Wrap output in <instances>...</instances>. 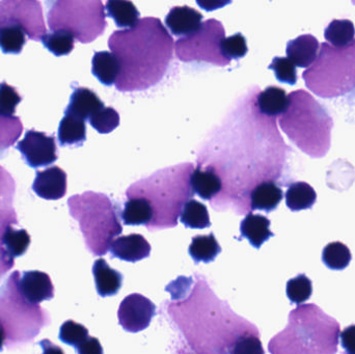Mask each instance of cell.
<instances>
[{"label": "cell", "instance_id": "obj_1", "mask_svg": "<svg viewBox=\"0 0 355 354\" xmlns=\"http://www.w3.org/2000/svg\"><path fill=\"white\" fill-rule=\"evenodd\" d=\"M108 46L119 58L116 82L121 91H144L157 85L172 62L174 39L159 19H139L133 28L114 31Z\"/></svg>", "mask_w": 355, "mask_h": 354}, {"label": "cell", "instance_id": "obj_2", "mask_svg": "<svg viewBox=\"0 0 355 354\" xmlns=\"http://www.w3.org/2000/svg\"><path fill=\"white\" fill-rule=\"evenodd\" d=\"M341 332L335 318L318 306H298L289 324L270 342L272 354H336Z\"/></svg>", "mask_w": 355, "mask_h": 354}, {"label": "cell", "instance_id": "obj_3", "mask_svg": "<svg viewBox=\"0 0 355 354\" xmlns=\"http://www.w3.org/2000/svg\"><path fill=\"white\" fill-rule=\"evenodd\" d=\"M290 105L279 120L290 139L312 157H322L331 147L333 118L310 94L300 89L289 96Z\"/></svg>", "mask_w": 355, "mask_h": 354}, {"label": "cell", "instance_id": "obj_4", "mask_svg": "<svg viewBox=\"0 0 355 354\" xmlns=\"http://www.w3.org/2000/svg\"><path fill=\"white\" fill-rule=\"evenodd\" d=\"M68 206L72 218L78 220L89 249L94 255H105L110 240L123 231L110 197L87 191L71 197Z\"/></svg>", "mask_w": 355, "mask_h": 354}, {"label": "cell", "instance_id": "obj_5", "mask_svg": "<svg viewBox=\"0 0 355 354\" xmlns=\"http://www.w3.org/2000/svg\"><path fill=\"white\" fill-rule=\"evenodd\" d=\"M46 33L43 8L39 1H0V48L3 53H20L26 43V35L39 42Z\"/></svg>", "mask_w": 355, "mask_h": 354}, {"label": "cell", "instance_id": "obj_6", "mask_svg": "<svg viewBox=\"0 0 355 354\" xmlns=\"http://www.w3.org/2000/svg\"><path fill=\"white\" fill-rule=\"evenodd\" d=\"M47 22L50 30L70 31L80 43H91L105 30V12L99 0H58L51 2Z\"/></svg>", "mask_w": 355, "mask_h": 354}, {"label": "cell", "instance_id": "obj_7", "mask_svg": "<svg viewBox=\"0 0 355 354\" xmlns=\"http://www.w3.org/2000/svg\"><path fill=\"white\" fill-rule=\"evenodd\" d=\"M192 172V163L180 164L175 168L159 170L149 178L139 181L129 187L127 197L129 199L145 197L153 207L166 195L168 208L171 207L173 215L177 218V215L181 214L183 206L187 203V200L193 195L190 185Z\"/></svg>", "mask_w": 355, "mask_h": 354}, {"label": "cell", "instance_id": "obj_8", "mask_svg": "<svg viewBox=\"0 0 355 354\" xmlns=\"http://www.w3.org/2000/svg\"><path fill=\"white\" fill-rule=\"evenodd\" d=\"M225 37L221 22L214 19L207 20L198 33L177 41L176 55L182 62H207L216 66H227L231 62L220 52V43Z\"/></svg>", "mask_w": 355, "mask_h": 354}, {"label": "cell", "instance_id": "obj_9", "mask_svg": "<svg viewBox=\"0 0 355 354\" xmlns=\"http://www.w3.org/2000/svg\"><path fill=\"white\" fill-rule=\"evenodd\" d=\"M344 70L355 71V39L349 47L345 48H334L329 44H322L318 60L302 77L309 89L320 97H325L338 75Z\"/></svg>", "mask_w": 355, "mask_h": 354}, {"label": "cell", "instance_id": "obj_10", "mask_svg": "<svg viewBox=\"0 0 355 354\" xmlns=\"http://www.w3.org/2000/svg\"><path fill=\"white\" fill-rule=\"evenodd\" d=\"M16 148L33 168L50 166L58 158L55 137L39 131H26L24 139L17 143Z\"/></svg>", "mask_w": 355, "mask_h": 354}, {"label": "cell", "instance_id": "obj_11", "mask_svg": "<svg viewBox=\"0 0 355 354\" xmlns=\"http://www.w3.org/2000/svg\"><path fill=\"white\" fill-rule=\"evenodd\" d=\"M156 315V306L144 295L133 293L121 303L119 324L128 333H139L149 328Z\"/></svg>", "mask_w": 355, "mask_h": 354}, {"label": "cell", "instance_id": "obj_12", "mask_svg": "<svg viewBox=\"0 0 355 354\" xmlns=\"http://www.w3.org/2000/svg\"><path fill=\"white\" fill-rule=\"evenodd\" d=\"M18 291L26 303L37 305L53 299L54 287L45 272H26L18 281Z\"/></svg>", "mask_w": 355, "mask_h": 354}, {"label": "cell", "instance_id": "obj_13", "mask_svg": "<svg viewBox=\"0 0 355 354\" xmlns=\"http://www.w3.org/2000/svg\"><path fill=\"white\" fill-rule=\"evenodd\" d=\"M33 183L35 195L48 201H56L67 193V174L58 166H51L42 172H37Z\"/></svg>", "mask_w": 355, "mask_h": 354}, {"label": "cell", "instance_id": "obj_14", "mask_svg": "<svg viewBox=\"0 0 355 354\" xmlns=\"http://www.w3.org/2000/svg\"><path fill=\"white\" fill-rule=\"evenodd\" d=\"M110 253L112 258L135 263L149 257L151 245L141 235L130 234L128 236L119 237L112 241Z\"/></svg>", "mask_w": 355, "mask_h": 354}, {"label": "cell", "instance_id": "obj_15", "mask_svg": "<svg viewBox=\"0 0 355 354\" xmlns=\"http://www.w3.org/2000/svg\"><path fill=\"white\" fill-rule=\"evenodd\" d=\"M202 15L189 6H175L166 17V25L177 37H189L202 27Z\"/></svg>", "mask_w": 355, "mask_h": 354}, {"label": "cell", "instance_id": "obj_16", "mask_svg": "<svg viewBox=\"0 0 355 354\" xmlns=\"http://www.w3.org/2000/svg\"><path fill=\"white\" fill-rule=\"evenodd\" d=\"M102 108H104V102L95 91L87 87H76L64 109V116H73L85 122Z\"/></svg>", "mask_w": 355, "mask_h": 354}, {"label": "cell", "instance_id": "obj_17", "mask_svg": "<svg viewBox=\"0 0 355 354\" xmlns=\"http://www.w3.org/2000/svg\"><path fill=\"white\" fill-rule=\"evenodd\" d=\"M16 191V182L12 175L0 166V237L6 229L18 224L15 211L14 197Z\"/></svg>", "mask_w": 355, "mask_h": 354}, {"label": "cell", "instance_id": "obj_18", "mask_svg": "<svg viewBox=\"0 0 355 354\" xmlns=\"http://www.w3.org/2000/svg\"><path fill=\"white\" fill-rule=\"evenodd\" d=\"M319 51V42L314 35H302L288 42L287 57L300 68L314 64Z\"/></svg>", "mask_w": 355, "mask_h": 354}, {"label": "cell", "instance_id": "obj_19", "mask_svg": "<svg viewBox=\"0 0 355 354\" xmlns=\"http://www.w3.org/2000/svg\"><path fill=\"white\" fill-rule=\"evenodd\" d=\"M98 294L101 297H114L123 284V274L112 269L104 259H98L93 265Z\"/></svg>", "mask_w": 355, "mask_h": 354}, {"label": "cell", "instance_id": "obj_20", "mask_svg": "<svg viewBox=\"0 0 355 354\" xmlns=\"http://www.w3.org/2000/svg\"><path fill=\"white\" fill-rule=\"evenodd\" d=\"M240 232L254 249H260L265 241L275 236L270 231V220L260 214H248L240 224Z\"/></svg>", "mask_w": 355, "mask_h": 354}, {"label": "cell", "instance_id": "obj_21", "mask_svg": "<svg viewBox=\"0 0 355 354\" xmlns=\"http://www.w3.org/2000/svg\"><path fill=\"white\" fill-rule=\"evenodd\" d=\"M192 191L205 201H211L220 193L223 181L213 168H198L193 170L190 177Z\"/></svg>", "mask_w": 355, "mask_h": 354}, {"label": "cell", "instance_id": "obj_22", "mask_svg": "<svg viewBox=\"0 0 355 354\" xmlns=\"http://www.w3.org/2000/svg\"><path fill=\"white\" fill-rule=\"evenodd\" d=\"M92 72L94 76L106 87L116 85L121 73L119 58L112 52H96L92 60Z\"/></svg>", "mask_w": 355, "mask_h": 354}, {"label": "cell", "instance_id": "obj_23", "mask_svg": "<svg viewBox=\"0 0 355 354\" xmlns=\"http://www.w3.org/2000/svg\"><path fill=\"white\" fill-rule=\"evenodd\" d=\"M283 191L272 181H265L254 186L250 193L252 210L271 212L277 209L283 200Z\"/></svg>", "mask_w": 355, "mask_h": 354}, {"label": "cell", "instance_id": "obj_24", "mask_svg": "<svg viewBox=\"0 0 355 354\" xmlns=\"http://www.w3.org/2000/svg\"><path fill=\"white\" fill-rule=\"evenodd\" d=\"M257 104L261 114L267 116H277L287 112L290 100L285 89L277 87H268L259 94Z\"/></svg>", "mask_w": 355, "mask_h": 354}, {"label": "cell", "instance_id": "obj_25", "mask_svg": "<svg viewBox=\"0 0 355 354\" xmlns=\"http://www.w3.org/2000/svg\"><path fill=\"white\" fill-rule=\"evenodd\" d=\"M122 220L127 226H150L154 220L153 207L145 197H130L125 203Z\"/></svg>", "mask_w": 355, "mask_h": 354}, {"label": "cell", "instance_id": "obj_26", "mask_svg": "<svg viewBox=\"0 0 355 354\" xmlns=\"http://www.w3.org/2000/svg\"><path fill=\"white\" fill-rule=\"evenodd\" d=\"M106 10L120 28H133L141 17L137 6L127 0H108Z\"/></svg>", "mask_w": 355, "mask_h": 354}, {"label": "cell", "instance_id": "obj_27", "mask_svg": "<svg viewBox=\"0 0 355 354\" xmlns=\"http://www.w3.org/2000/svg\"><path fill=\"white\" fill-rule=\"evenodd\" d=\"M316 201V191L309 183H293L286 193V204L291 211L311 209Z\"/></svg>", "mask_w": 355, "mask_h": 354}, {"label": "cell", "instance_id": "obj_28", "mask_svg": "<svg viewBox=\"0 0 355 354\" xmlns=\"http://www.w3.org/2000/svg\"><path fill=\"white\" fill-rule=\"evenodd\" d=\"M31 245V236L26 230H16L10 227L0 237V251L12 261L15 257L24 255Z\"/></svg>", "mask_w": 355, "mask_h": 354}, {"label": "cell", "instance_id": "obj_29", "mask_svg": "<svg viewBox=\"0 0 355 354\" xmlns=\"http://www.w3.org/2000/svg\"><path fill=\"white\" fill-rule=\"evenodd\" d=\"M190 257L193 259L196 264L210 263L215 260V258L221 253V247L217 242L214 234L211 233L209 235H200L192 239L191 245H189Z\"/></svg>", "mask_w": 355, "mask_h": 354}, {"label": "cell", "instance_id": "obj_30", "mask_svg": "<svg viewBox=\"0 0 355 354\" xmlns=\"http://www.w3.org/2000/svg\"><path fill=\"white\" fill-rule=\"evenodd\" d=\"M87 139L85 122L64 116L58 127V141L62 147L64 145H81Z\"/></svg>", "mask_w": 355, "mask_h": 354}, {"label": "cell", "instance_id": "obj_31", "mask_svg": "<svg viewBox=\"0 0 355 354\" xmlns=\"http://www.w3.org/2000/svg\"><path fill=\"white\" fill-rule=\"evenodd\" d=\"M324 37L334 48H345L354 41L355 28L352 21L333 20L325 28Z\"/></svg>", "mask_w": 355, "mask_h": 354}, {"label": "cell", "instance_id": "obj_32", "mask_svg": "<svg viewBox=\"0 0 355 354\" xmlns=\"http://www.w3.org/2000/svg\"><path fill=\"white\" fill-rule=\"evenodd\" d=\"M180 220L186 228L206 229L211 226L206 206L196 200H189L183 206L180 214Z\"/></svg>", "mask_w": 355, "mask_h": 354}, {"label": "cell", "instance_id": "obj_33", "mask_svg": "<svg viewBox=\"0 0 355 354\" xmlns=\"http://www.w3.org/2000/svg\"><path fill=\"white\" fill-rule=\"evenodd\" d=\"M352 259L349 247L339 241L329 243L322 251L323 263L331 270L345 269Z\"/></svg>", "mask_w": 355, "mask_h": 354}, {"label": "cell", "instance_id": "obj_34", "mask_svg": "<svg viewBox=\"0 0 355 354\" xmlns=\"http://www.w3.org/2000/svg\"><path fill=\"white\" fill-rule=\"evenodd\" d=\"M74 35L67 30L50 31L42 39L43 45L55 56L67 55L74 49Z\"/></svg>", "mask_w": 355, "mask_h": 354}, {"label": "cell", "instance_id": "obj_35", "mask_svg": "<svg viewBox=\"0 0 355 354\" xmlns=\"http://www.w3.org/2000/svg\"><path fill=\"white\" fill-rule=\"evenodd\" d=\"M23 132V125L18 116L0 114V153L12 147Z\"/></svg>", "mask_w": 355, "mask_h": 354}, {"label": "cell", "instance_id": "obj_36", "mask_svg": "<svg viewBox=\"0 0 355 354\" xmlns=\"http://www.w3.org/2000/svg\"><path fill=\"white\" fill-rule=\"evenodd\" d=\"M286 292L292 303L302 306L311 299L313 293L312 281L306 274H298L295 278L288 281Z\"/></svg>", "mask_w": 355, "mask_h": 354}, {"label": "cell", "instance_id": "obj_37", "mask_svg": "<svg viewBox=\"0 0 355 354\" xmlns=\"http://www.w3.org/2000/svg\"><path fill=\"white\" fill-rule=\"evenodd\" d=\"M89 121L91 126L98 132L107 134L118 128L120 125V114L114 108L104 107L92 116Z\"/></svg>", "mask_w": 355, "mask_h": 354}, {"label": "cell", "instance_id": "obj_38", "mask_svg": "<svg viewBox=\"0 0 355 354\" xmlns=\"http://www.w3.org/2000/svg\"><path fill=\"white\" fill-rule=\"evenodd\" d=\"M248 50L246 39L239 33L231 37H225L220 43L221 54L229 62L243 57L248 53Z\"/></svg>", "mask_w": 355, "mask_h": 354}, {"label": "cell", "instance_id": "obj_39", "mask_svg": "<svg viewBox=\"0 0 355 354\" xmlns=\"http://www.w3.org/2000/svg\"><path fill=\"white\" fill-rule=\"evenodd\" d=\"M87 337H89L87 328L73 320H68L60 326V340L64 344L70 345L75 348L79 346Z\"/></svg>", "mask_w": 355, "mask_h": 354}, {"label": "cell", "instance_id": "obj_40", "mask_svg": "<svg viewBox=\"0 0 355 354\" xmlns=\"http://www.w3.org/2000/svg\"><path fill=\"white\" fill-rule=\"evenodd\" d=\"M275 72L277 80L282 83L294 85L297 82V71L295 64L288 57H275L268 67Z\"/></svg>", "mask_w": 355, "mask_h": 354}, {"label": "cell", "instance_id": "obj_41", "mask_svg": "<svg viewBox=\"0 0 355 354\" xmlns=\"http://www.w3.org/2000/svg\"><path fill=\"white\" fill-rule=\"evenodd\" d=\"M22 101L15 87L6 82L0 83V114L3 116H14L16 107Z\"/></svg>", "mask_w": 355, "mask_h": 354}, {"label": "cell", "instance_id": "obj_42", "mask_svg": "<svg viewBox=\"0 0 355 354\" xmlns=\"http://www.w3.org/2000/svg\"><path fill=\"white\" fill-rule=\"evenodd\" d=\"M231 354H265V351L259 337L248 334L236 340L232 347Z\"/></svg>", "mask_w": 355, "mask_h": 354}, {"label": "cell", "instance_id": "obj_43", "mask_svg": "<svg viewBox=\"0 0 355 354\" xmlns=\"http://www.w3.org/2000/svg\"><path fill=\"white\" fill-rule=\"evenodd\" d=\"M344 351L342 354H355V324L347 326L340 335Z\"/></svg>", "mask_w": 355, "mask_h": 354}, {"label": "cell", "instance_id": "obj_44", "mask_svg": "<svg viewBox=\"0 0 355 354\" xmlns=\"http://www.w3.org/2000/svg\"><path fill=\"white\" fill-rule=\"evenodd\" d=\"M78 354H103L101 343L97 338L87 337L79 346L76 347Z\"/></svg>", "mask_w": 355, "mask_h": 354}, {"label": "cell", "instance_id": "obj_45", "mask_svg": "<svg viewBox=\"0 0 355 354\" xmlns=\"http://www.w3.org/2000/svg\"><path fill=\"white\" fill-rule=\"evenodd\" d=\"M40 346L43 349V354H64V351L60 347L52 343L51 341L47 340V339L41 341Z\"/></svg>", "mask_w": 355, "mask_h": 354}, {"label": "cell", "instance_id": "obj_46", "mask_svg": "<svg viewBox=\"0 0 355 354\" xmlns=\"http://www.w3.org/2000/svg\"><path fill=\"white\" fill-rule=\"evenodd\" d=\"M6 330H4L3 326H2L1 322H0V351H2V348H3L4 343H6Z\"/></svg>", "mask_w": 355, "mask_h": 354}]
</instances>
